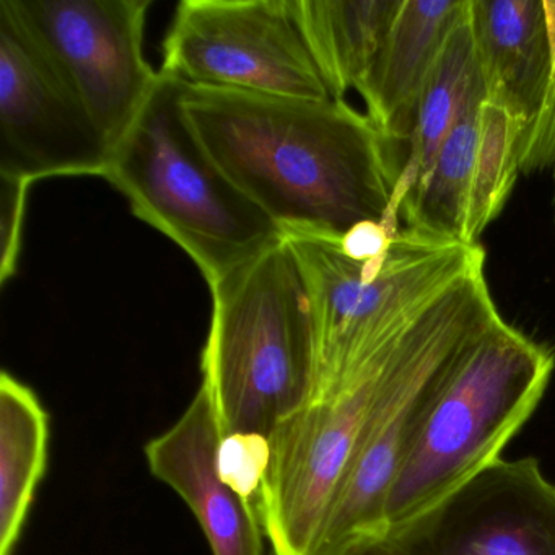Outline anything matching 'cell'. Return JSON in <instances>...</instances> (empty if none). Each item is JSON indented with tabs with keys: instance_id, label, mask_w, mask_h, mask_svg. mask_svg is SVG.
I'll use <instances>...</instances> for the list:
<instances>
[{
	"instance_id": "cell-7",
	"label": "cell",
	"mask_w": 555,
	"mask_h": 555,
	"mask_svg": "<svg viewBox=\"0 0 555 555\" xmlns=\"http://www.w3.org/2000/svg\"><path fill=\"white\" fill-rule=\"evenodd\" d=\"M404 330L336 392L313 399L272 434L256 512L274 555L310 554L385 388Z\"/></svg>"
},
{
	"instance_id": "cell-23",
	"label": "cell",
	"mask_w": 555,
	"mask_h": 555,
	"mask_svg": "<svg viewBox=\"0 0 555 555\" xmlns=\"http://www.w3.org/2000/svg\"><path fill=\"white\" fill-rule=\"evenodd\" d=\"M353 555H378L376 552L375 544L370 545V547L362 548V551L356 552Z\"/></svg>"
},
{
	"instance_id": "cell-24",
	"label": "cell",
	"mask_w": 555,
	"mask_h": 555,
	"mask_svg": "<svg viewBox=\"0 0 555 555\" xmlns=\"http://www.w3.org/2000/svg\"><path fill=\"white\" fill-rule=\"evenodd\" d=\"M554 178H555V162H554ZM554 199H555V197H554Z\"/></svg>"
},
{
	"instance_id": "cell-19",
	"label": "cell",
	"mask_w": 555,
	"mask_h": 555,
	"mask_svg": "<svg viewBox=\"0 0 555 555\" xmlns=\"http://www.w3.org/2000/svg\"><path fill=\"white\" fill-rule=\"evenodd\" d=\"M479 145L467 209L466 243L477 245L483 230L502 212L519 171V144L526 126L505 106L483 100Z\"/></svg>"
},
{
	"instance_id": "cell-4",
	"label": "cell",
	"mask_w": 555,
	"mask_h": 555,
	"mask_svg": "<svg viewBox=\"0 0 555 555\" xmlns=\"http://www.w3.org/2000/svg\"><path fill=\"white\" fill-rule=\"evenodd\" d=\"M499 320L479 264L402 331L385 388L308 555H353L385 535L389 489L444 379Z\"/></svg>"
},
{
	"instance_id": "cell-16",
	"label": "cell",
	"mask_w": 555,
	"mask_h": 555,
	"mask_svg": "<svg viewBox=\"0 0 555 555\" xmlns=\"http://www.w3.org/2000/svg\"><path fill=\"white\" fill-rule=\"evenodd\" d=\"M482 99H487V90L470 25L469 0L448 37L418 102L408 157L396 188L395 209L399 216L405 197L427 173L453 126L474 102Z\"/></svg>"
},
{
	"instance_id": "cell-15",
	"label": "cell",
	"mask_w": 555,
	"mask_h": 555,
	"mask_svg": "<svg viewBox=\"0 0 555 555\" xmlns=\"http://www.w3.org/2000/svg\"><path fill=\"white\" fill-rule=\"evenodd\" d=\"M308 50L336 100L359 89L402 0H292Z\"/></svg>"
},
{
	"instance_id": "cell-20",
	"label": "cell",
	"mask_w": 555,
	"mask_h": 555,
	"mask_svg": "<svg viewBox=\"0 0 555 555\" xmlns=\"http://www.w3.org/2000/svg\"><path fill=\"white\" fill-rule=\"evenodd\" d=\"M544 11L551 44V66L541 108L534 121L522 132L519 144V170L522 173L545 170L551 165L554 167L555 162V0H544Z\"/></svg>"
},
{
	"instance_id": "cell-9",
	"label": "cell",
	"mask_w": 555,
	"mask_h": 555,
	"mask_svg": "<svg viewBox=\"0 0 555 555\" xmlns=\"http://www.w3.org/2000/svg\"><path fill=\"white\" fill-rule=\"evenodd\" d=\"M113 147L47 51L0 2V175L105 177Z\"/></svg>"
},
{
	"instance_id": "cell-12",
	"label": "cell",
	"mask_w": 555,
	"mask_h": 555,
	"mask_svg": "<svg viewBox=\"0 0 555 555\" xmlns=\"http://www.w3.org/2000/svg\"><path fill=\"white\" fill-rule=\"evenodd\" d=\"M219 422L201 385L177 424L144 448L149 469L193 509L214 555H264L255 505L219 473Z\"/></svg>"
},
{
	"instance_id": "cell-6",
	"label": "cell",
	"mask_w": 555,
	"mask_h": 555,
	"mask_svg": "<svg viewBox=\"0 0 555 555\" xmlns=\"http://www.w3.org/2000/svg\"><path fill=\"white\" fill-rule=\"evenodd\" d=\"M313 301L320 344L317 398L336 392L383 344L476 266L482 246L401 229L388 251L356 261L336 240L291 233Z\"/></svg>"
},
{
	"instance_id": "cell-13",
	"label": "cell",
	"mask_w": 555,
	"mask_h": 555,
	"mask_svg": "<svg viewBox=\"0 0 555 555\" xmlns=\"http://www.w3.org/2000/svg\"><path fill=\"white\" fill-rule=\"evenodd\" d=\"M469 0H402L388 37L357 92L392 145L411 139L418 102Z\"/></svg>"
},
{
	"instance_id": "cell-8",
	"label": "cell",
	"mask_w": 555,
	"mask_h": 555,
	"mask_svg": "<svg viewBox=\"0 0 555 555\" xmlns=\"http://www.w3.org/2000/svg\"><path fill=\"white\" fill-rule=\"evenodd\" d=\"M160 73L191 86L336 100L292 0H183L165 37Z\"/></svg>"
},
{
	"instance_id": "cell-14",
	"label": "cell",
	"mask_w": 555,
	"mask_h": 555,
	"mask_svg": "<svg viewBox=\"0 0 555 555\" xmlns=\"http://www.w3.org/2000/svg\"><path fill=\"white\" fill-rule=\"evenodd\" d=\"M470 25L487 100L528 128L541 108L551 66L544 0H470Z\"/></svg>"
},
{
	"instance_id": "cell-17",
	"label": "cell",
	"mask_w": 555,
	"mask_h": 555,
	"mask_svg": "<svg viewBox=\"0 0 555 555\" xmlns=\"http://www.w3.org/2000/svg\"><path fill=\"white\" fill-rule=\"evenodd\" d=\"M50 415L30 386L0 375V555H14L48 463Z\"/></svg>"
},
{
	"instance_id": "cell-21",
	"label": "cell",
	"mask_w": 555,
	"mask_h": 555,
	"mask_svg": "<svg viewBox=\"0 0 555 555\" xmlns=\"http://www.w3.org/2000/svg\"><path fill=\"white\" fill-rule=\"evenodd\" d=\"M2 180V216H0V282L5 284L8 279L17 272L18 255L22 249V235H24L25 216H27L28 188L30 181L22 178L0 175Z\"/></svg>"
},
{
	"instance_id": "cell-11",
	"label": "cell",
	"mask_w": 555,
	"mask_h": 555,
	"mask_svg": "<svg viewBox=\"0 0 555 555\" xmlns=\"http://www.w3.org/2000/svg\"><path fill=\"white\" fill-rule=\"evenodd\" d=\"M375 547L378 555H555V487L535 457L496 460Z\"/></svg>"
},
{
	"instance_id": "cell-1",
	"label": "cell",
	"mask_w": 555,
	"mask_h": 555,
	"mask_svg": "<svg viewBox=\"0 0 555 555\" xmlns=\"http://www.w3.org/2000/svg\"><path fill=\"white\" fill-rule=\"evenodd\" d=\"M181 103L214 164L284 235L339 242L366 220L399 227L395 145L344 100L183 82Z\"/></svg>"
},
{
	"instance_id": "cell-5",
	"label": "cell",
	"mask_w": 555,
	"mask_h": 555,
	"mask_svg": "<svg viewBox=\"0 0 555 555\" xmlns=\"http://www.w3.org/2000/svg\"><path fill=\"white\" fill-rule=\"evenodd\" d=\"M555 369L552 349L499 320L444 379L385 503V534L500 460Z\"/></svg>"
},
{
	"instance_id": "cell-18",
	"label": "cell",
	"mask_w": 555,
	"mask_h": 555,
	"mask_svg": "<svg viewBox=\"0 0 555 555\" xmlns=\"http://www.w3.org/2000/svg\"><path fill=\"white\" fill-rule=\"evenodd\" d=\"M483 100L474 102L438 149L417 186L401 206L408 229L447 242L466 243L467 209L479 145Z\"/></svg>"
},
{
	"instance_id": "cell-3",
	"label": "cell",
	"mask_w": 555,
	"mask_h": 555,
	"mask_svg": "<svg viewBox=\"0 0 555 555\" xmlns=\"http://www.w3.org/2000/svg\"><path fill=\"white\" fill-rule=\"evenodd\" d=\"M181 95L183 82L160 73L103 178L128 197L135 217L183 248L214 287L284 232L214 164Z\"/></svg>"
},
{
	"instance_id": "cell-2",
	"label": "cell",
	"mask_w": 555,
	"mask_h": 555,
	"mask_svg": "<svg viewBox=\"0 0 555 555\" xmlns=\"http://www.w3.org/2000/svg\"><path fill=\"white\" fill-rule=\"evenodd\" d=\"M210 292L201 370L220 435L269 441L317 396L320 344L304 269L284 236Z\"/></svg>"
},
{
	"instance_id": "cell-10",
	"label": "cell",
	"mask_w": 555,
	"mask_h": 555,
	"mask_svg": "<svg viewBox=\"0 0 555 555\" xmlns=\"http://www.w3.org/2000/svg\"><path fill=\"white\" fill-rule=\"evenodd\" d=\"M115 147L160 73L144 56L149 0H9Z\"/></svg>"
},
{
	"instance_id": "cell-22",
	"label": "cell",
	"mask_w": 555,
	"mask_h": 555,
	"mask_svg": "<svg viewBox=\"0 0 555 555\" xmlns=\"http://www.w3.org/2000/svg\"><path fill=\"white\" fill-rule=\"evenodd\" d=\"M401 232V227L388 222L357 223L337 242L340 251L356 261H372L388 251L392 238Z\"/></svg>"
}]
</instances>
